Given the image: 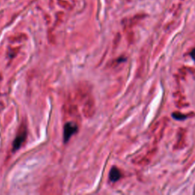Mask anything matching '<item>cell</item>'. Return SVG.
I'll return each instance as SVG.
<instances>
[{
	"mask_svg": "<svg viewBox=\"0 0 195 195\" xmlns=\"http://www.w3.org/2000/svg\"><path fill=\"white\" fill-rule=\"evenodd\" d=\"M26 138H27V129H26L25 125L24 124V125L21 126L18 134H17L15 140L13 142V151H16V150L19 149L21 146L23 145V143L25 142Z\"/></svg>",
	"mask_w": 195,
	"mask_h": 195,
	"instance_id": "cell-1",
	"label": "cell"
},
{
	"mask_svg": "<svg viewBox=\"0 0 195 195\" xmlns=\"http://www.w3.org/2000/svg\"><path fill=\"white\" fill-rule=\"evenodd\" d=\"M78 126L74 122H67L64 125L63 130V140L65 143H67L72 137L77 132Z\"/></svg>",
	"mask_w": 195,
	"mask_h": 195,
	"instance_id": "cell-2",
	"label": "cell"
},
{
	"mask_svg": "<svg viewBox=\"0 0 195 195\" xmlns=\"http://www.w3.org/2000/svg\"><path fill=\"white\" fill-rule=\"evenodd\" d=\"M121 173L118 168H117L116 167H113V168H111V171H110L109 178L110 180H111L112 182H115V181H118L121 178Z\"/></svg>",
	"mask_w": 195,
	"mask_h": 195,
	"instance_id": "cell-3",
	"label": "cell"
},
{
	"mask_svg": "<svg viewBox=\"0 0 195 195\" xmlns=\"http://www.w3.org/2000/svg\"><path fill=\"white\" fill-rule=\"evenodd\" d=\"M172 116H173V118H175V119H177V120H184L187 118V116H186V115H183V114H181V113H179V112H175V113L173 114Z\"/></svg>",
	"mask_w": 195,
	"mask_h": 195,
	"instance_id": "cell-4",
	"label": "cell"
},
{
	"mask_svg": "<svg viewBox=\"0 0 195 195\" xmlns=\"http://www.w3.org/2000/svg\"><path fill=\"white\" fill-rule=\"evenodd\" d=\"M190 56H191L192 58H193V60H195V49H194V50H192V52L190 53Z\"/></svg>",
	"mask_w": 195,
	"mask_h": 195,
	"instance_id": "cell-5",
	"label": "cell"
}]
</instances>
